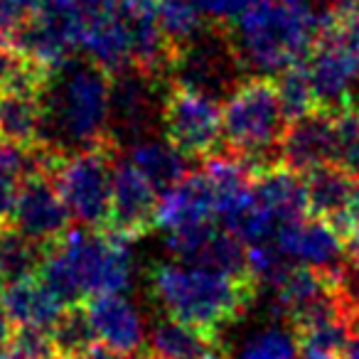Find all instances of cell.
Listing matches in <instances>:
<instances>
[{
	"label": "cell",
	"instance_id": "6da1fadb",
	"mask_svg": "<svg viewBox=\"0 0 359 359\" xmlns=\"http://www.w3.org/2000/svg\"><path fill=\"white\" fill-rule=\"evenodd\" d=\"M109 89L111 74L89 57L74 55L47 72L37 91V145L60 158L101 143H114L109 138Z\"/></svg>",
	"mask_w": 359,
	"mask_h": 359
},
{
	"label": "cell",
	"instance_id": "7a4b0ae2",
	"mask_svg": "<svg viewBox=\"0 0 359 359\" xmlns=\"http://www.w3.org/2000/svg\"><path fill=\"white\" fill-rule=\"evenodd\" d=\"M150 300L165 315L222 339V330L239 323L259 295L256 278H241L210 266L158 261L148 269Z\"/></svg>",
	"mask_w": 359,
	"mask_h": 359
},
{
	"label": "cell",
	"instance_id": "3957f363",
	"mask_svg": "<svg viewBox=\"0 0 359 359\" xmlns=\"http://www.w3.org/2000/svg\"><path fill=\"white\" fill-rule=\"evenodd\" d=\"M37 276L65 305L101 293H123L133 280L130 241L104 226H69L47 246Z\"/></svg>",
	"mask_w": 359,
	"mask_h": 359
},
{
	"label": "cell",
	"instance_id": "277c9868",
	"mask_svg": "<svg viewBox=\"0 0 359 359\" xmlns=\"http://www.w3.org/2000/svg\"><path fill=\"white\" fill-rule=\"evenodd\" d=\"M334 11L313 0H259L229 27V35L249 74L276 76L308 57Z\"/></svg>",
	"mask_w": 359,
	"mask_h": 359
},
{
	"label": "cell",
	"instance_id": "5b68a950",
	"mask_svg": "<svg viewBox=\"0 0 359 359\" xmlns=\"http://www.w3.org/2000/svg\"><path fill=\"white\" fill-rule=\"evenodd\" d=\"M288 126L273 76L249 74L222 106L224 150L244 158L256 175L280 165V138Z\"/></svg>",
	"mask_w": 359,
	"mask_h": 359
},
{
	"label": "cell",
	"instance_id": "8992f818",
	"mask_svg": "<svg viewBox=\"0 0 359 359\" xmlns=\"http://www.w3.org/2000/svg\"><path fill=\"white\" fill-rule=\"evenodd\" d=\"M165 76L172 86H182L207 99L222 101L249 76L229 30L207 25L187 45L172 50Z\"/></svg>",
	"mask_w": 359,
	"mask_h": 359
},
{
	"label": "cell",
	"instance_id": "52a82bcc",
	"mask_svg": "<svg viewBox=\"0 0 359 359\" xmlns=\"http://www.w3.org/2000/svg\"><path fill=\"white\" fill-rule=\"evenodd\" d=\"M118 153L121 148L114 143H101L60 155L50 163L47 175L76 224L106 226L111 210V177Z\"/></svg>",
	"mask_w": 359,
	"mask_h": 359
},
{
	"label": "cell",
	"instance_id": "ba28073f",
	"mask_svg": "<svg viewBox=\"0 0 359 359\" xmlns=\"http://www.w3.org/2000/svg\"><path fill=\"white\" fill-rule=\"evenodd\" d=\"M170 89L168 76L143 67L126 65L111 72L109 138L126 150L133 143L163 133V104Z\"/></svg>",
	"mask_w": 359,
	"mask_h": 359
},
{
	"label": "cell",
	"instance_id": "9c48e42d",
	"mask_svg": "<svg viewBox=\"0 0 359 359\" xmlns=\"http://www.w3.org/2000/svg\"><path fill=\"white\" fill-rule=\"evenodd\" d=\"M86 15L76 0H47L22 18L8 40L40 69L50 72L76 55Z\"/></svg>",
	"mask_w": 359,
	"mask_h": 359
},
{
	"label": "cell",
	"instance_id": "30bf717a",
	"mask_svg": "<svg viewBox=\"0 0 359 359\" xmlns=\"http://www.w3.org/2000/svg\"><path fill=\"white\" fill-rule=\"evenodd\" d=\"M163 135L187 160H205L219 148V101L170 84L163 104Z\"/></svg>",
	"mask_w": 359,
	"mask_h": 359
},
{
	"label": "cell",
	"instance_id": "8fae6325",
	"mask_svg": "<svg viewBox=\"0 0 359 359\" xmlns=\"http://www.w3.org/2000/svg\"><path fill=\"white\" fill-rule=\"evenodd\" d=\"M160 192L121 150L111 177V210L104 229L133 241L155 226Z\"/></svg>",
	"mask_w": 359,
	"mask_h": 359
},
{
	"label": "cell",
	"instance_id": "7c38bea8",
	"mask_svg": "<svg viewBox=\"0 0 359 359\" xmlns=\"http://www.w3.org/2000/svg\"><path fill=\"white\" fill-rule=\"evenodd\" d=\"M72 215L47 172H30L18 182L11 224L37 244L50 246L72 226Z\"/></svg>",
	"mask_w": 359,
	"mask_h": 359
},
{
	"label": "cell",
	"instance_id": "4fadbf2b",
	"mask_svg": "<svg viewBox=\"0 0 359 359\" xmlns=\"http://www.w3.org/2000/svg\"><path fill=\"white\" fill-rule=\"evenodd\" d=\"M130 3L133 0H109L84 20L79 50L84 57L116 72L126 65H133V45H130Z\"/></svg>",
	"mask_w": 359,
	"mask_h": 359
},
{
	"label": "cell",
	"instance_id": "5bb4252c",
	"mask_svg": "<svg viewBox=\"0 0 359 359\" xmlns=\"http://www.w3.org/2000/svg\"><path fill=\"white\" fill-rule=\"evenodd\" d=\"M327 163H337L332 111L320 106L288 121L280 138V165L305 175Z\"/></svg>",
	"mask_w": 359,
	"mask_h": 359
},
{
	"label": "cell",
	"instance_id": "9a60e30c",
	"mask_svg": "<svg viewBox=\"0 0 359 359\" xmlns=\"http://www.w3.org/2000/svg\"><path fill=\"white\" fill-rule=\"evenodd\" d=\"M276 244L293 264L320 271H334L347 259V244L342 236L332 224L313 215L280 224L276 231Z\"/></svg>",
	"mask_w": 359,
	"mask_h": 359
},
{
	"label": "cell",
	"instance_id": "2e32d148",
	"mask_svg": "<svg viewBox=\"0 0 359 359\" xmlns=\"http://www.w3.org/2000/svg\"><path fill=\"white\" fill-rule=\"evenodd\" d=\"M86 303L99 344L118 354H140L145 349V323L138 308L123 293L91 295Z\"/></svg>",
	"mask_w": 359,
	"mask_h": 359
},
{
	"label": "cell",
	"instance_id": "e0dca14e",
	"mask_svg": "<svg viewBox=\"0 0 359 359\" xmlns=\"http://www.w3.org/2000/svg\"><path fill=\"white\" fill-rule=\"evenodd\" d=\"M303 182L305 197H308V215L325 219L339 234L357 195L359 175L339 163H327L305 172Z\"/></svg>",
	"mask_w": 359,
	"mask_h": 359
},
{
	"label": "cell",
	"instance_id": "ac0fdd59",
	"mask_svg": "<svg viewBox=\"0 0 359 359\" xmlns=\"http://www.w3.org/2000/svg\"><path fill=\"white\" fill-rule=\"evenodd\" d=\"M251 207L278 229L285 222L308 215L303 175L285 165H273L254 177L251 185Z\"/></svg>",
	"mask_w": 359,
	"mask_h": 359
},
{
	"label": "cell",
	"instance_id": "d6986e66",
	"mask_svg": "<svg viewBox=\"0 0 359 359\" xmlns=\"http://www.w3.org/2000/svg\"><path fill=\"white\" fill-rule=\"evenodd\" d=\"M205 222H217V207L202 170L187 172L172 187L160 192L155 226L163 231H175Z\"/></svg>",
	"mask_w": 359,
	"mask_h": 359
},
{
	"label": "cell",
	"instance_id": "ffe728a7",
	"mask_svg": "<svg viewBox=\"0 0 359 359\" xmlns=\"http://www.w3.org/2000/svg\"><path fill=\"white\" fill-rule=\"evenodd\" d=\"M3 300H6L8 315L15 323V327L50 330L62 310L67 308L40 276L3 285Z\"/></svg>",
	"mask_w": 359,
	"mask_h": 359
},
{
	"label": "cell",
	"instance_id": "44dd1931",
	"mask_svg": "<svg viewBox=\"0 0 359 359\" xmlns=\"http://www.w3.org/2000/svg\"><path fill=\"white\" fill-rule=\"evenodd\" d=\"M217 344H222L219 337L163 313L150 325L143 354L150 359H202Z\"/></svg>",
	"mask_w": 359,
	"mask_h": 359
},
{
	"label": "cell",
	"instance_id": "7402d4cb",
	"mask_svg": "<svg viewBox=\"0 0 359 359\" xmlns=\"http://www.w3.org/2000/svg\"><path fill=\"white\" fill-rule=\"evenodd\" d=\"M123 155L153 182L158 192L172 187L177 180H182L190 172L185 155L180 153L168 138H158V135L138 140L130 148H126Z\"/></svg>",
	"mask_w": 359,
	"mask_h": 359
},
{
	"label": "cell",
	"instance_id": "603a6c76",
	"mask_svg": "<svg viewBox=\"0 0 359 359\" xmlns=\"http://www.w3.org/2000/svg\"><path fill=\"white\" fill-rule=\"evenodd\" d=\"M40 138V99L37 91H0V140L32 148Z\"/></svg>",
	"mask_w": 359,
	"mask_h": 359
},
{
	"label": "cell",
	"instance_id": "cb8c5ba5",
	"mask_svg": "<svg viewBox=\"0 0 359 359\" xmlns=\"http://www.w3.org/2000/svg\"><path fill=\"white\" fill-rule=\"evenodd\" d=\"M45 254L47 246L25 236L11 222L0 224V288L40 273Z\"/></svg>",
	"mask_w": 359,
	"mask_h": 359
},
{
	"label": "cell",
	"instance_id": "d4e9b609",
	"mask_svg": "<svg viewBox=\"0 0 359 359\" xmlns=\"http://www.w3.org/2000/svg\"><path fill=\"white\" fill-rule=\"evenodd\" d=\"M50 337L60 359H81L99 344L86 303H72L50 327Z\"/></svg>",
	"mask_w": 359,
	"mask_h": 359
},
{
	"label": "cell",
	"instance_id": "484cf974",
	"mask_svg": "<svg viewBox=\"0 0 359 359\" xmlns=\"http://www.w3.org/2000/svg\"><path fill=\"white\" fill-rule=\"evenodd\" d=\"M155 15L170 50L187 45L210 25L195 0H160L155 3Z\"/></svg>",
	"mask_w": 359,
	"mask_h": 359
},
{
	"label": "cell",
	"instance_id": "4316f807",
	"mask_svg": "<svg viewBox=\"0 0 359 359\" xmlns=\"http://www.w3.org/2000/svg\"><path fill=\"white\" fill-rule=\"evenodd\" d=\"M273 79H276V89H278L280 106H283L288 121L298 118V116L308 114V111H313V109H320L305 60L293 62V65L285 67L283 72H278Z\"/></svg>",
	"mask_w": 359,
	"mask_h": 359
},
{
	"label": "cell",
	"instance_id": "83f0119b",
	"mask_svg": "<svg viewBox=\"0 0 359 359\" xmlns=\"http://www.w3.org/2000/svg\"><path fill=\"white\" fill-rule=\"evenodd\" d=\"M298 354L300 352L293 330L271 327L264 332H256L241 347L239 359H295Z\"/></svg>",
	"mask_w": 359,
	"mask_h": 359
},
{
	"label": "cell",
	"instance_id": "f1b7e54d",
	"mask_svg": "<svg viewBox=\"0 0 359 359\" xmlns=\"http://www.w3.org/2000/svg\"><path fill=\"white\" fill-rule=\"evenodd\" d=\"M332 111V109H330ZM334 143H337V163L359 172V106L344 104L334 109Z\"/></svg>",
	"mask_w": 359,
	"mask_h": 359
},
{
	"label": "cell",
	"instance_id": "f546056e",
	"mask_svg": "<svg viewBox=\"0 0 359 359\" xmlns=\"http://www.w3.org/2000/svg\"><path fill=\"white\" fill-rule=\"evenodd\" d=\"M202 15L212 25H231L244 11H249L259 0H195Z\"/></svg>",
	"mask_w": 359,
	"mask_h": 359
},
{
	"label": "cell",
	"instance_id": "4dcf8cb0",
	"mask_svg": "<svg viewBox=\"0 0 359 359\" xmlns=\"http://www.w3.org/2000/svg\"><path fill=\"white\" fill-rule=\"evenodd\" d=\"M18 182L20 180L11 175L8 170L0 168V224H8L13 217V207H15L18 195Z\"/></svg>",
	"mask_w": 359,
	"mask_h": 359
},
{
	"label": "cell",
	"instance_id": "1f68e13d",
	"mask_svg": "<svg viewBox=\"0 0 359 359\" xmlns=\"http://www.w3.org/2000/svg\"><path fill=\"white\" fill-rule=\"evenodd\" d=\"M25 18L20 0H0V35L11 37V32L20 25V20Z\"/></svg>",
	"mask_w": 359,
	"mask_h": 359
},
{
	"label": "cell",
	"instance_id": "d6a6232c",
	"mask_svg": "<svg viewBox=\"0 0 359 359\" xmlns=\"http://www.w3.org/2000/svg\"><path fill=\"white\" fill-rule=\"evenodd\" d=\"M13 332H15V323H13L11 315H8L6 300H3V290H0V349L8 347Z\"/></svg>",
	"mask_w": 359,
	"mask_h": 359
},
{
	"label": "cell",
	"instance_id": "836d02e7",
	"mask_svg": "<svg viewBox=\"0 0 359 359\" xmlns=\"http://www.w3.org/2000/svg\"><path fill=\"white\" fill-rule=\"evenodd\" d=\"M81 359H143L140 354H118V352H114V349H109V347H104V344H96L94 349H91L89 354H84Z\"/></svg>",
	"mask_w": 359,
	"mask_h": 359
},
{
	"label": "cell",
	"instance_id": "e575fe53",
	"mask_svg": "<svg viewBox=\"0 0 359 359\" xmlns=\"http://www.w3.org/2000/svg\"><path fill=\"white\" fill-rule=\"evenodd\" d=\"M342 359H359V330H354L352 337H349V344L344 349V357Z\"/></svg>",
	"mask_w": 359,
	"mask_h": 359
},
{
	"label": "cell",
	"instance_id": "d590c367",
	"mask_svg": "<svg viewBox=\"0 0 359 359\" xmlns=\"http://www.w3.org/2000/svg\"><path fill=\"white\" fill-rule=\"evenodd\" d=\"M332 11H354L359 8V0H330Z\"/></svg>",
	"mask_w": 359,
	"mask_h": 359
},
{
	"label": "cell",
	"instance_id": "8d00e7d4",
	"mask_svg": "<svg viewBox=\"0 0 359 359\" xmlns=\"http://www.w3.org/2000/svg\"><path fill=\"white\" fill-rule=\"evenodd\" d=\"M202 359H229V354L224 352V344H217V347H212Z\"/></svg>",
	"mask_w": 359,
	"mask_h": 359
},
{
	"label": "cell",
	"instance_id": "74e56055",
	"mask_svg": "<svg viewBox=\"0 0 359 359\" xmlns=\"http://www.w3.org/2000/svg\"><path fill=\"white\" fill-rule=\"evenodd\" d=\"M0 359H8V352H3V349H0Z\"/></svg>",
	"mask_w": 359,
	"mask_h": 359
},
{
	"label": "cell",
	"instance_id": "f35d334b",
	"mask_svg": "<svg viewBox=\"0 0 359 359\" xmlns=\"http://www.w3.org/2000/svg\"><path fill=\"white\" fill-rule=\"evenodd\" d=\"M295 359H305V357H303V354H298V357H295Z\"/></svg>",
	"mask_w": 359,
	"mask_h": 359
}]
</instances>
